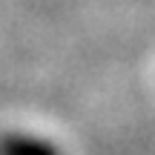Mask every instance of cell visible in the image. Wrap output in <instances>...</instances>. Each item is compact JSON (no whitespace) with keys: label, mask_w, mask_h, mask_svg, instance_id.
Listing matches in <instances>:
<instances>
[{"label":"cell","mask_w":155,"mask_h":155,"mask_svg":"<svg viewBox=\"0 0 155 155\" xmlns=\"http://www.w3.org/2000/svg\"><path fill=\"white\" fill-rule=\"evenodd\" d=\"M6 155H55L49 147L43 144H32V141H15V144L6 150Z\"/></svg>","instance_id":"cell-1"}]
</instances>
